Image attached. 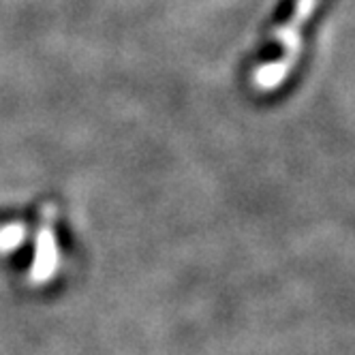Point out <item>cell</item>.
Masks as SVG:
<instances>
[{"label": "cell", "mask_w": 355, "mask_h": 355, "mask_svg": "<svg viewBox=\"0 0 355 355\" xmlns=\"http://www.w3.org/2000/svg\"><path fill=\"white\" fill-rule=\"evenodd\" d=\"M319 5V0H295V7L291 17L283 24L281 28L274 33V39L281 41L285 47V56L281 60H276L274 64H266L255 73V82L261 88H276L278 84L283 82L285 75L291 71L300 47H302V28L304 24L309 21V17L315 13Z\"/></svg>", "instance_id": "cell-1"}]
</instances>
